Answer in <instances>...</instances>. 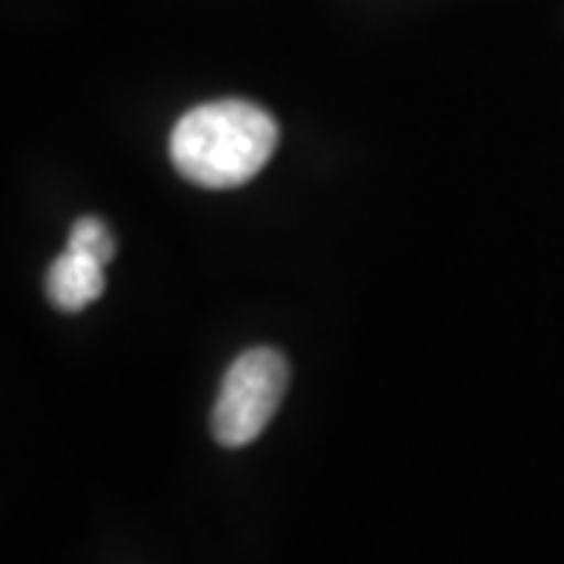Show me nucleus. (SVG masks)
<instances>
[{"mask_svg": "<svg viewBox=\"0 0 564 564\" xmlns=\"http://www.w3.org/2000/svg\"><path fill=\"white\" fill-rule=\"evenodd\" d=\"M276 120L251 101H207L182 113L170 132V161L202 188H239L270 163Z\"/></svg>", "mask_w": 564, "mask_h": 564, "instance_id": "1", "label": "nucleus"}, {"mask_svg": "<svg viewBox=\"0 0 564 564\" xmlns=\"http://www.w3.org/2000/svg\"><path fill=\"white\" fill-rule=\"evenodd\" d=\"M289 389V364L276 348H248L229 364L214 402L210 430L226 448L254 443Z\"/></svg>", "mask_w": 564, "mask_h": 564, "instance_id": "2", "label": "nucleus"}, {"mask_svg": "<svg viewBox=\"0 0 564 564\" xmlns=\"http://www.w3.org/2000/svg\"><path fill=\"white\" fill-rule=\"evenodd\" d=\"M104 285H107L104 263L76 248H63V254L54 258L44 276L47 299L57 311H66V314H76L91 302H98L104 295Z\"/></svg>", "mask_w": 564, "mask_h": 564, "instance_id": "3", "label": "nucleus"}, {"mask_svg": "<svg viewBox=\"0 0 564 564\" xmlns=\"http://www.w3.org/2000/svg\"><path fill=\"white\" fill-rule=\"evenodd\" d=\"M66 248L85 251V254L98 258L104 267L113 261V254H117V242H113V232H110V226H107L104 220H98V217H82V220L73 223V229H69V242H66Z\"/></svg>", "mask_w": 564, "mask_h": 564, "instance_id": "4", "label": "nucleus"}]
</instances>
